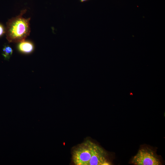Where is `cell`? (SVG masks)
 <instances>
[{"label": "cell", "mask_w": 165, "mask_h": 165, "mask_svg": "<svg viewBox=\"0 0 165 165\" xmlns=\"http://www.w3.org/2000/svg\"><path fill=\"white\" fill-rule=\"evenodd\" d=\"M72 160L75 165H110L108 154L101 147L87 140L73 149Z\"/></svg>", "instance_id": "obj_1"}, {"label": "cell", "mask_w": 165, "mask_h": 165, "mask_svg": "<svg viewBox=\"0 0 165 165\" xmlns=\"http://www.w3.org/2000/svg\"><path fill=\"white\" fill-rule=\"evenodd\" d=\"M26 12L21 11L18 16L9 19L6 23V38L10 42L17 43L25 41L30 35V18H25L22 16Z\"/></svg>", "instance_id": "obj_2"}, {"label": "cell", "mask_w": 165, "mask_h": 165, "mask_svg": "<svg viewBox=\"0 0 165 165\" xmlns=\"http://www.w3.org/2000/svg\"><path fill=\"white\" fill-rule=\"evenodd\" d=\"M132 164L136 165H160L161 163L158 157L152 150L142 148L133 158Z\"/></svg>", "instance_id": "obj_3"}, {"label": "cell", "mask_w": 165, "mask_h": 165, "mask_svg": "<svg viewBox=\"0 0 165 165\" xmlns=\"http://www.w3.org/2000/svg\"><path fill=\"white\" fill-rule=\"evenodd\" d=\"M19 43L17 48L21 53L28 54L31 53L33 51L34 46L31 42L24 41Z\"/></svg>", "instance_id": "obj_4"}, {"label": "cell", "mask_w": 165, "mask_h": 165, "mask_svg": "<svg viewBox=\"0 0 165 165\" xmlns=\"http://www.w3.org/2000/svg\"><path fill=\"white\" fill-rule=\"evenodd\" d=\"M13 50L12 48L8 45H5L3 49L2 55L4 58L8 60L12 55Z\"/></svg>", "instance_id": "obj_5"}, {"label": "cell", "mask_w": 165, "mask_h": 165, "mask_svg": "<svg viewBox=\"0 0 165 165\" xmlns=\"http://www.w3.org/2000/svg\"><path fill=\"white\" fill-rule=\"evenodd\" d=\"M5 32L3 26L0 24V36L2 35Z\"/></svg>", "instance_id": "obj_6"}, {"label": "cell", "mask_w": 165, "mask_h": 165, "mask_svg": "<svg viewBox=\"0 0 165 165\" xmlns=\"http://www.w3.org/2000/svg\"><path fill=\"white\" fill-rule=\"evenodd\" d=\"M80 2L83 3L84 2H86L90 0H78Z\"/></svg>", "instance_id": "obj_7"}]
</instances>
